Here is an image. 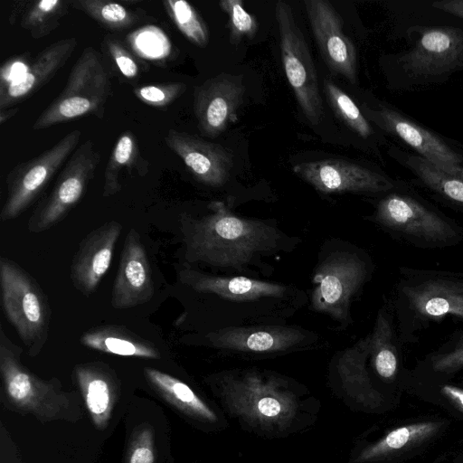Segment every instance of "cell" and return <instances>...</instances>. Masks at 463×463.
I'll list each match as a JSON object with an SVG mask.
<instances>
[{
  "label": "cell",
  "mask_w": 463,
  "mask_h": 463,
  "mask_svg": "<svg viewBox=\"0 0 463 463\" xmlns=\"http://www.w3.org/2000/svg\"><path fill=\"white\" fill-rule=\"evenodd\" d=\"M208 208L209 214L183 221L188 261L241 269L255 254L275 246L279 235L270 225L239 217L222 202H212Z\"/></svg>",
  "instance_id": "6da1fadb"
},
{
  "label": "cell",
  "mask_w": 463,
  "mask_h": 463,
  "mask_svg": "<svg viewBox=\"0 0 463 463\" xmlns=\"http://www.w3.org/2000/svg\"><path fill=\"white\" fill-rule=\"evenodd\" d=\"M373 221L396 240L420 249H443L463 241L460 225L402 183L383 194Z\"/></svg>",
  "instance_id": "7a4b0ae2"
},
{
  "label": "cell",
  "mask_w": 463,
  "mask_h": 463,
  "mask_svg": "<svg viewBox=\"0 0 463 463\" xmlns=\"http://www.w3.org/2000/svg\"><path fill=\"white\" fill-rule=\"evenodd\" d=\"M221 396L232 413L265 430H284L296 416L295 393L279 377L257 371L224 376Z\"/></svg>",
  "instance_id": "3957f363"
},
{
  "label": "cell",
  "mask_w": 463,
  "mask_h": 463,
  "mask_svg": "<svg viewBox=\"0 0 463 463\" xmlns=\"http://www.w3.org/2000/svg\"><path fill=\"white\" fill-rule=\"evenodd\" d=\"M23 349L14 344L0 327V373L7 402L15 410L33 414L43 421L72 420L76 398L62 391L57 379L43 380L25 367L21 360Z\"/></svg>",
  "instance_id": "277c9868"
},
{
  "label": "cell",
  "mask_w": 463,
  "mask_h": 463,
  "mask_svg": "<svg viewBox=\"0 0 463 463\" xmlns=\"http://www.w3.org/2000/svg\"><path fill=\"white\" fill-rule=\"evenodd\" d=\"M110 94V76L103 60L94 48L86 47L63 90L39 115L32 129L42 130L90 115L101 118Z\"/></svg>",
  "instance_id": "5b68a950"
},
{
  "label": "cell",
  "mask_w": 463,
  "mask_h": 463,
  "mask_svg": "<svg viewBox=\"0 0 463 463\" xmlns=\"http://www.w3.org/2000/svg\"><path fill=\"white\" fill-rule=\"evenodd\" d=\"M2 306L31 356L43 348L49 332L51 309L37 281L16 262L0 258Z\"/></svg>",
  "instance_id": "8992f818"
},
{
  "label": "cell",
  "mask_w": 463,
  "mask_h": 463,
  "mask_svg": "<svg viewBox=\"0 0 463 463\" xmlns=\"http://www.w3.org/2000/svg\"><path fill=\"white\" fill-rule=\"evenodd\" d=\"M402 305L413 322L427 325L453 317L463 320V275L403 269Z\"/></svg>",
  "instance_id": "52a82bcc"
},
{
  "label": "cell",
  "mask_w": 463,
  "mask_h": 463,
  "mask_svg": "<svg viewBox=\"0 0 463 463\" xmlns=\"http://www.w3.org/2000/svg\"><path fill=\"white\" fill-rule=\"evenodd\" d=\"M275 16L287 79L306 118L310 124L317 125L323 118L324 109L317 73L307 43L288 4L277 2Z\"/></svg>",
  "instance_id": "ba28073f"
},
{
  "label": "cell",
  "mask_w": 463,
  "mask_h": 463,
  "mask_svg": "<svg viewBox=\"0 0 463 463\" xmlns=\"http://www.w3.org/2000/svg\"><path fill=\"white\" fill-rule=\"evenodd\" d=\"M80 137L81 131L74 129L52 147L9 171L5 179L6 197L0 213L2 222L17 218L34 202L74 152Z\"/></svg>",
  "instance_id": "9c48e42d"
},
{
  "label": "cell",
  "mask_w": 463,
  "mask_h": 463,
  "mask_svg": "<svg viewBox=\"0 0 463 463\" xmlns=\"http://www.w3.org/2000/svg\"><path fill=\"white\" fill-rule=\"evenodd\" d=\"M101 156L90 139L85 140L68 158L51 193L33 211L27 228L31 232L47 231L61 222L83 196L94 178Z\"/></svg>",
  "instance_id": "30bf717a"
},
{
  "label": "cell",
  "mask_w": 463,
  "mask_h": 463,
  "mask_svg": "<svg viewBox=\"0 0 463 463\" xmlns=\"http://www.w3.org/2000/svg\"><path fill=\"white\" fill-rule=\"evenodd\" d=\"M367 275V264L357 255L349 252L331 255L318 267L313 278V308L328 314L343 325L349 323L351 300Z\"/></svg>",
  "instance_id": "8fae6325"
},
{
  "label": "cell",
  "mask_w": 463,
  "mask_h": 463,
  "mask_svg": "<svg viewBox=\"0 0 463 463\" xmlns=\"http://www.w3.org/2000/svg\"><path fill=\"white\" fill-rule=\"evenodd\" d=\"M365 118L386 133L399 138L412 148L417 155L451 172L463 166V149L454 140L445 139L434 131L418 124L405 115L391 108L377 109L363 104Z\"/></svg>",
  "instance_id": "7c38bea8"
},
{
  "label": "cell",
  "mask_w": 463,
  "mask_h": 463,
  "mask_svg": "<svg viewBox=\"0 0 463 463\" xmlns=\"http://www.w3.org/2000/svg\"><path fill=\"white\" fill-rule=\"evenodd\" d=\"M293 172L316 190L324 194H384L397 182L361 165L329 158L295 165Z\"/></svg>",
  "instance_id": "4fadbf2b"
},
{
  "label": "cell",
  "mask_w": 463,
  "mask_h": 463,
  "mask_svg": "<svg viewBox=\"0 0 463 463\" xmlns=\"http://www.w3.org/2000/svg\"><path fill=\"white\" fill-rule=\"evenodd\" d=\"M420 36L399 59L411 76L430 79L463 69V32L454 27L420 28Z\"/></svg>",
  "instance_id": "5bb4252c"
},
{
  "label": "cell",
  "mask_w": 463,
  "mask_h": 463,
  "mask_svg": "<svg viewBox=\"0 0 463 463\" xmlns=\"http://www.w3.org/2000/svg\"><path fill=\"white\" fill-rule=\"evenodd\" d=\"M245 90L241 75L224 72L194 90V111L203 136L215 138L237 121Z\"/></svg>",
  "instance_id": "9a60e30c"
},
{
  "label": "cell",
  "mask_w": 463,
  "mask_h": 463,
  "mask_svg": "<svg viewBox=\"0 0 463 463\" xmlns=\"http://www.w3.org/2000/svg\"><path fill=\"white\" fill-rule=\"evenodd\" d=\"M305 9L323 60L335 74L356 82L357 54L339 14L326 0H305Z\"/></svg>",
  "instance_id": "2e32d148"
},
{
  "label": "cell",
  "mask_w": 463,
  "mask_h": 463,
  "mask_svg": "<svg viewBox=\"0 0 463 463\" xmlns=\"http://www.w3.org/2000/svg\"><path fill=\"white\" fill-rule=\"evenodd\" d=\"M155 287L146 249L139 233L128 231L119 265L115 277L111 305L116 309H127L148 302Z\"/></svg>",
  "instance_id": "e0dca14e"
},
{
  "label": "cell",
  "mask_w": 463,
  "mask_h": 463,
  "mask_svg": "<svg viewBox=\"0 0 463 463\" xmlns=\"http://www.w3.org/2000/svg\"><path fill=\"white\" fill-rule=\"evenodd\" d=\"M165 142L198 182L218 188L228 181L232 156L220 144L176 129L166 133Z\"/></svg>",
  "instance_id": "ac0fdd59"
},
{
  "label": "cell",
  "mask_w": 463,
  "mask_h": 463,
  "mask_svg": "<svg viewBox=\"0 0 463 463\" xmlns=\"http://www.w3.org/2000/svg\"><path fill=\"white\" fill-rule=\"evenodd\" d=\"M121 231L118 222L109 221L81 241L71 264V279L84 296L95 292L108 271Z\"/></svg>",
  "instance_id": "d6986e66"
},
{
  "label": "cell",
  "mask_w": 463,
  "mask_h": 463,
  "mask_svg": "<svg viewBox=\"0 0 463 463\" xmlns=\"http://www.w3.org/2000/svg\"><path fill=\"white\" fill-rule=\"evenodd\" d=\"M76 45V39L70 37L41 51L18 79L0 88V109L13 108L47 84L65 65Z\"/></svg>",
  "instance_id": "ffe728a7"
},
{
  "label": "cell",
  "mask_w": 463,
  "mask_h": 463,
  "mask_svg": "<svg viewBox=\"0 0 463 463\" xmlns=\"http://www.w3.org/2000/svg\"><path fill=\"white\" fill-rule=\"evenodd\" d=\"M74 374L94 426L106 429L119 392L116 374L99 362L80 364Z\"/></svg>",
  "instance_id": "44dd1931"
},
{
  "label": "cell",
  "mask_w": 463,
  "mask_h": 463,
  "mask_svg": "<svg viewBox=\"0 0 463 463\" xmlns=\"http://www.w3.org/2000/svg\"><path fill=\"white\" fill-rule=\"evenodd\" d=\"M214 347L241 352H278L287 350L303 339L300 330L289 326L228 327L207 336Z\"/></svg>",
  "instance_id": "7402d4cb"
},
{
  "label": "cell",
  "mask_w": 463,
  "mask_h": 463,
  "mask_svg": "<svg viewBox=\"0 0 463 463\" xmlns=\"http://www.w3.org/2000/svg\"><path fill=\"white\" fill-rule=\"evenodd\" d=\"M180 281L198 292L212 293L233 301H250L261 298H279L286 287L246 277H218L184 269Z\"/></svg>",
  "instance_id": "603a6c76"
},
{
  "label": "cell",
  "mask_w": 463,
  "mask_h": 463,
  "mask_svg": "<svg viewBox=\"0 0 463 463\" xmlns=\"http://www.w3.org/2000/svg\"><path fill=\"white\" fill-rule=\"evenodd\" d=\"M394 157L436 199L463 212V166L446 172L420 156L396 148Z\"/></svg>",
  "instance_id": "cb8c5ba5"
},
{
  "label": "cell",
  "mask_w": 463,
  "mask_h": 463,
  "mask_svg": "<svg viewBox=\"0 0 463 463\" xmlns=\"http://www.w3.org/2000/svg\"><path fill=\"white\" fill-rule=\"evenodd\" d=\"M80 343L102 353L142 359H159L156 346L125 326H99L84 332Z\"/></svg>",
  "instance_id": "d4e9b609"
},
{
  "label": "cell",
  "mask_w": 463,
  "mask_h": 463,
  "mask_svg": "<svg viewBox=\"0 0 463 463\" xmlns=\"http://www.w3.org/2000/svg\"><path fill=\"white\" fill-rule=\"evenodd\" d=\"M370 355V335L345 350L337 364L338 374L345 392L367 407L377 406L381 394L373 387L365 363Z\"/></svg>",
  "instance_id": "484cf974"
},
{
  "label": "cell",
  "mask_w": 463,
  "mask_h": 463,
  "mask_svg": "<svg viewBox=\"0 0 463 463\" xmlns=\"http://www.w3.org/2000/svg\"><path fill=\"white\" fill-rule=\"evenodd\" d=\"M144 374L160 396L184 414L204 422L217 420L214 411L181 380L149 367L144 369Z\"/></svg>",
  "instance_id": "4316f807"
},
{
  "label": "cell",
  "mask_w": 463,
  "mask_h": 463,
  "mask_svg": "<svg viewBox=\"0 0 463 463\" xmlns=\"http://www.w3.org/2000/svg\"><path fill=\"white\" fill-rule=\"evenodd\" d=\"M149 163L140 154L135 135L127 130L118 138L104 170L103 197H109L122 189L120 177L123 173L138 176L148 173Z\"/></svg>",
  "instance_id": "83f0119b"
},
{
  "label": "cell",
  "mask_w": 463,
  "mask_h": 463,
  "mask_svg": "<svg viewBox=\"0 0 463 463\" xmlns=\"http://www.w3.org/2000/svg\"><path fill=\"white\" fill-rule=\"evenodd\" d=\"M70 7V0L22 1L13 8L9 21L15 24L19 20L33 39H41L60 25Z\"/></svg>",
  "instance_id": "f1b7e54d"
},
{
  "label": "cell",
  "mask_w": 463,
  "mask_h": 463,
  "mask_svg": "<svg viewBox=\"0 0 463 463\" xmlns=\"http://www.w3.org/2000/svg\"><path fill=\"white\" fill-rule=\"evenodd\" d=\"M137 1L70 0L71 7L84 13L104 28L123 32L143 22L151 21L144 10L132 8Z\"/></svg>",
  "instance_id": "f546056e"
},
{
  "label": "cell",
  "mask_w": 463,
  "mask_h": 463,
  "mask_svg": "<svg viewBox=\"0 0 463 463\" xmlns=\"http://www.w3.org/2000/svg\"><path fill=\"white\" fill-rule=\"evenodd\" d=\"M370 335V355L377 373L384 379H392L398 370V348L391 316L379 310Z\"/></svg>",
  "instance_id": "4dcf8cb0"
},
{
  "label": "cell",
  "mask_w": 463,
  "mask_h": 463,
  "mask_svg": "<svg viewBox=\"0 0 463 463\" xmlns=\"http://www.w3.org/2000/svg\"><path fill=\"white\" fill-rule=\"evenodd\" d=\"M438 428L439 424L436 422H419L399 427L361 451L356 461L365 463L383 458L429 438Z\"/></svg>",
  "instance_id": "1f68e13d"
},
{
  "label": "cell",
  "mask_w": 463,
  "mask_h": 463,
  "mask_svg": "<svg viewBox=\"0 0 463 463\" xmlns=\"http://www.w3.org/2000/svg\"><path fill=\"white\" fill-rule=\"evenodd\" d=\"M324 91L336 117L352 131L363 138L373 134L370 121L347 93L327 79L324 80Z\"/></svg>",
  "instance_id": "d6a6232c"
},
{
  "label": "cell",
  "mask_w": 463,
  "mask_h": 463,
  "mask_svg": "<svg viewBox=\"0 0 463 463\" xmlns=\"http://www.w3.org/2000/svg\"><path fill=\"white\" fill-rule=\"evenodd\" d=\"M163 5L169 18L187 40L201 48L208 44V27L190 3L184 0H165Z\"/></svg>",
  "instance_id": "836d02e7"
},
{
  "label": "cell",
  "mask_w": 463,
  "mask_h": 463,
  "mask_svg": "<svg viewBox=\"0 0 463 463\" xmlns=\"http://www.w3.org/2000/svg\"><path fill=\"white\" fill-rule=\"evenodd\" d=\"M102 45L116 71L123 80L128 82L137 81L147 70L146 64L116 37L105 35Z\"/></svg>",
  "instance_id": "e575fe53"
},
{
  "label": "cell",
  "mask_w": 463,
  "mask_h": 463,
  "mask_svg": "<svg viewBox=\"0 0 463 463\" xmlns=\"http://www.w3.org/2000/svg\"><path fill=\"white\" fill-rule=\"evenodd\" d=\"M221 9L229 16L230 42L238 44L243 38L252 39L259 29L256 17L248 13L241 0H222Z\"/></svg>",
  "instance_id": "d590c367"
},
{
  "label": "cell",
  "mask_w": 463,
  "mask_h": 463,
  "mask_svg": "<svg viewBox=\"0 0 463 463\" xmlns=\"http://www.w3.org/2000/svg\"><path fill=\"white\" fill-rule=\"evenodd\" d=\"M155 432L148 423L136 427L129 439L125 463H155Z\"/></svg>",
  "instance_id": "8d00e7d4"
},
{
  "label": "cell",
  "mask_w": 463,
  "mask_h": 463,
  "mask_svg": "<svg viewBox=\"0 0 463 463\" xmlns=\"http://www.w3.org/2000/svg\"><path fill=\"white\" fill-rule=\"evenodd\" d=\"M184 82H167L135 87L133 93L141 102L155 108H165L172 104L186 90Z\"/></svg>",
  "instance_id": "74e56055"
},
{
  "label": "cell",
  "mask_w": 463,
  "mask_h": 463,
  "mask_svg": "<svg viewBox=\"0 0 463 463\" xmlns=\"http://www.w3.org/2000/svg\"><path fill=\"white\" fill-rule=\"evenodd\" d=\"M432 367L439 373H453L463 367V340L450 351L438 354L432 358Z\"/></svg>",
  "instance_id": "f35d334b"
},
{
  "label": "cell",
  "mask_w": 463,
  "mask_h": 463,
  "mask_svg": "<svg viewBox=\"0 0 463 463\" xmlns=\"http://www.w3.org/2000/svg\"><path fill=\"white\" fill-rule=\"evenodd\" d=\"M432 6L463 19V0L437 1Z\"/></svg>",
  "instance_id": "ab89813d"
},
{
  "label": "cell",
  "mask_w": 463,
  "mask_h": 463,
  "mask_svg": "<svg viewBox=\"0 0 463 463\" xmlns=\"http://www.w3.org/2000/svg\"><path fill=\"white\" fill-rule=\"evenodd\" d=\"M441 392L463 411V389L446 384Z\"/></svg>",
  "instance_id": "60d3db41"
},
{
  "label": "cell",
  "mask_w": 463,
  "mask_h": 463,
  "mask_svg": "<svg viewBox=\"0 0 463 463\" xmlns=\"http://www.w3.org/2000/svg\"><path fill=\"white\" fill-rule=\"evenodd\" d=\"M18 111V107L0 109V124H5L7 120L15 116Z\"/></svg>",
  "instance_id": "b9f144b4"
},
{
  "label": "cell",
  "mask_w": 463,
  "mask_h": 463,
  "mask_svg": "<svg viewBox=\"0 0 463 463\" xmlns=\"http://www.w3.org/2000/svg\"><path fill=\"white\" fill-rule=\"evenodd\" d=\"M454 142H455V144H456L458 147H460V148H462V149H463V143H459V142H456V141H454Z\"/></svg>",
  "instance_id": "7bdbcfd3"
}]
</instances>
